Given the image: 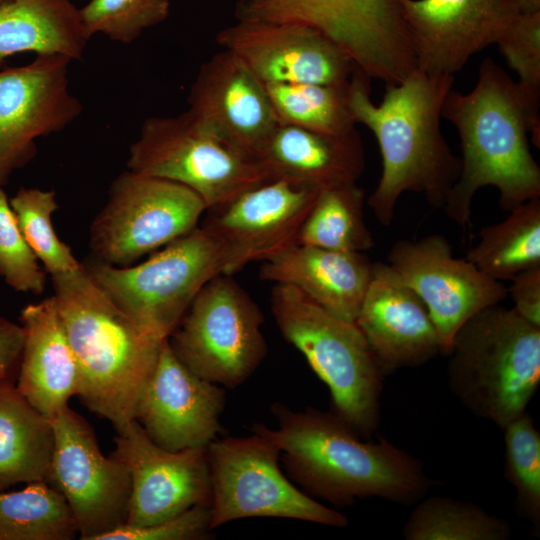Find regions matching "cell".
Masks as SVG:
<instances>
[{
	"mask_svg": "<svg viewBox=\"0 0 540 540\" xmlns=\"http://www.w3.org/2000/svg\"><path fill=\"white\" fill-rule=\"evenodd\" d=\"M454 75L412 70L396 84H386L382 101L371 99L370 78L355 69L348 85L349 106L357 123L375 136L382 172L368 205L383 226L394 218L406 192L421 194L433 207L443 208L458 179L461 159L442 134L440 120Z\"/></svg>",
	"mask_w": 540,
	"mask_h": 540,
	"instance_id": "1",
	"label": "cell"
},
{
	"mask_svg": "<svg viewBox=\"0 0 540 540\" xmlns=\"http://www.w3.org/2000/svg\"><path fill=\"white\" fill-rule=\"evenodd\" d=\"M271 412L277 428L256 423L252 431L280 449L288 476L309 496L344 507L369 497L409 504L427 493L422 464L386 439L362 441L332 411H294L276 402Z\"/></svg>",
	"mask_w": 540,
	"mask_h": 540,
	"instance_id": "2",
	"label": "cell"
},
{
	"mask_svg": "<svg viewBox=\"0 0 540 540\" xmlns=\"http://www.w3.org/2000/svg\"><path fill=\"white\" fill-rule=\"evenodd\" d=\"M442 117L457 130L462 152L460 174L443 206L455 224L466 229L474 196L486 186L499 191L505 211L540 198V167L530 151L520 90L491 57L479 65L472 90L449 91Z\"/></svg>",
	"mask_w": 540,
	"mask_h": 540,
	"instance_id": "3",
	"label": "cell"
},
{
	"mask_svg": "<svg viewBox=\"0 0 540 540\" xmlns=\"http://www.w3.org/2000/svg\"><path fill=\"white\" fill-rule=\"evenodd\" d=\"M51 279L78 367L77 396L117 430L135 419L165 339L141 328L118 308L82 263Z\"/></svg>",
	"mask_w": 540,
	"mask_h": 540,
	"instance_id": "4",
	"label": "cell"
},
{
	"mask_svg": "<svg viewBox=\"0 0 540 540\" xmlns=\"http://www.w3.org/2000/svg\"><path fill=\"white\" fill-rule=\"evenodd\" d=\"M448 385L478 417L503 428L526 411L540 382V327L500 304L470 317L455 333Z\"/></svg>",
	"mask_w": 540,
	"mask_h": 540,
	"instance_id": "5",
	"label": "cell"
},
{
	"mask_svg": "<svg viewBox=\"0 0 540 540\" xmlns=\"http://www.w3.org/2000/svg\"><path fill=\"white\" fill-rule=\"evenodd\" d=\"M271 310L285 340L329 388L331 411L359 436L370 437L380 421L384 373L357 325L288 285L275 284Z\"/></svg>",
	"mask_w": 540,
	"mask_h": 540,
	"instance_id": "6",
	"label": "cell"
},
{
	"mask_svg": "<svg viewBox=\"0 0 540 540\" xmlns=\"http://www.w3.org/2000/svg\"><path fill=\"white\" fill-rule=\"evenodd\" d=\"M105 294L141 328L167 339L199 291L226 271L223 242L206 225L164 246L141 263L83 264Z\"/></svg>",
	"mask_w": 540,
	"mask_h": 540,
	"instance_id": "7",
	"label": "cell"
},
{
	"mask_svg": "<svg viewBox=\"0 0 540 540\" xmlns=\"http://www.w3.org/2000/svg\"><path fill=\"white\" fill-rule=\"evenodd\" d=\"M235 14L313 28L380 81L397 79L416 64L401 0H239Z\"/></svg>",
	"mask_w": 540,
	"mask_h": 540,
	"instance_id": "8",
	"label": "cell"
},
{
	"mask_svg": "<svg viewBox=\"0 0 540 540\" xmlns=\"http://www.w3.org/2000/svg\"><path fill=\"white\" fill-rule=\"evenodd\" d=\"M127 168L190 188L207 210L270 179L259 159L203 129L186 112L146 118L129 148Z\"/></svg>",
	"mask_w": 540,
	"mask_h": 540,
	"instance_id": "9",
	"label": "cell"
},
{
	"mask_svg": "<svg viewBox=\"0 0 540 540\" xmlns=\"http://www.w3.org/2000/svg\"><path fill=\"white\" fill-rule=\"evenodd\" d=\"M263 322L259 307L232 275L220 274L199 291L167 340L193 373L235 388L267 354Z\"/></svg>",
	"mask_w": 540,
	"mask_h": 540,
	"instance_id": "10",
	"label": "cell"
},
{
	"mask_svg": "<svg viewBox=\"0 0 540 540\" xmlns=\"http://www.w3.org/2000/svg\"><path fill=\"white\" fill-rule=\"evenodd\" d=\"M211 527L252 517L295 519L342 528L348 518L297 488L281 471L280 449L254 433L207 446Z\"/></svg>",
	"mask_w": 540,
	"mask_h": 540,
	"instance_id": "11",
	"label": "cell"
},
{
	"mask_svg": "<svg viewBox=\"0 0 540 540\" xmlns=\"http://www.w3.org/2000/svg\"><path fill=\"white\" fill-rule=\"evenodd\" d=\"M207 207L190 188L127 170L112 182L90 228L94 259L111 266L134 264L198 226Z\"/></svg>",
	"mask_w": 540,
	"mask_h": 540,
	"instance_id": "12",
	"label": "cell"
},
{
	"mask_svg": "<svg viewBox=\"0 0 540 540\" xmlns=\"http://www.w3.org/2000/svg\"><path fill=\"white\" fill-rule=\"evenodd\" d=\"M51 421L54 450L47 482L65 497L79 538L99 540L127 521L129 472L121 462L102 454L93 428L69 406Z\"/></svg>",
	"mask_w": 540,
	"mask_h": 540,
	"instance_id": "13",
	"label": "cell"
},
{
	"mask_svg": "<svg viewBox=\"0 0 540 540\" xmlns=\"http://www.w3.org/2000/svg\"><path fill=\"white\" fill-rule=\"evenodd\" d=\"M71 62L37 54L26 65L0 69V185L35 155L37 138L63 130L82 112L69 89Z\"/></svg>",
	"mask_w": 540,
	"mask_h": 540,
	"instance_id": "14",
	"label": "cell"
},
{
	"mask_svg": "<svg viewBox=\"0 0 540 540\" xmlns=\"http://www.w3.org/2000/svg\"><path fill=\"white\" fill-rule=\"evenodd\" d=\"M388 264L427 307L445 355L463 323L508 296L502 282L467 259L455 258L452 245L440 234L397 241L388 254Z\"/></svg>",
	"mask_w": 540,
	"mask_h": 540,
	"instance_id": "15",
	"label": "cell"
},
{
	"mask_svg": "<svg viewBox=\"0 0 540 540\" xmlns=\"http://www.w3.org/2000/svg\"><path fill=\"white\" fill-rule=\"evenodd\" d=\"M116 431L115 449L110 456L127 468L131 480L125 525L148 526L194 506L211 504L207 446L163 449L135 419Z\"/></svg>",
	"mask_w": 540,
	"mask_h": 540,
	"instance_id": "16",
	"label": "cell"
},
{
	"mask_svg": "<svg viewBox=\"0 0 540 540\" xmlns=\"http://www.w3.org/2000/svg\"><path fill=\"white\" fill-rule=\"evenodd\" d=\"M216 42L263 84H342L356 67L331 40L298 24L237 20Z\"/></svg>",
	"mask_w": 540,
	"mask_h": 540,
	"instance_id": "17",
	"label": "cell"
},
{
	"mask_svg": "<svg viewBox=\"0 0 540 540\" xmlns=\"http://www.w3.org/2000/svg\"><path fill=\"white\" fill-rule=\"evenodd\" d=\"M320 189L268 179L225 204L204 224L223 242L226 275L296 243Z\"/></svg>",
	"mask_w": 540,
	"mask_h": 540,
	"instance_id": "18",
	"label": "cell"
},
{
	"mask_svg": "<svg viewBox=\"0 0 540 540\" xmlns=\"http://www.w3.org/2000/svg\"><path fill=\"white\" fill-rule=\"evenodd\" d=\"M225 403L222 386L189 370L165 339L138 401L135 420L163 449L206 447L223 432L220 417Z\"/></svg>",
	"mask_w": 540,
	"mask_h": 540,
	"instance_id": "19",
	"label": "cell"
},
{
	"mask_svg": "<svg viewBox=\"0 0 540 540\" xmlns=\"http://www.w3.org/2000/svg\"><path fill=\"white\" fill-rule=\"evenodd\" d=\"M187 102L193 122L257 159L280 125L265 84L225 50L200 66Z\"/></svg>",
	"mask_w": 540,
	"mask_h": 540,
	"instance_id": "20",
	"label": "cell"
},
{
	"mask_svg": "<svg viewBox=\"0 0 540 540\" xmlns=\"http://www.w3.org/2000/svg\"><path fill=\"white\" fill-rule=\"evenodd\" d=\"M417 68L454 75L519 13L511 0H401Z\"/></svg>",
	"mask_w": 540,
	"mask_h": 540,
	"instance_id": "21",
	"label": "cell"
},
{
	"mask_svg": "<svg viewBox=\"0 0 540 540\" xmlns=\"http://www.w3.org/2000/svg\"><path fill=\"white\" fill-rule=\"evenodd\" d=\"M355 324L384 374L417 367L442 351L427 307L388 263L373 264Z\"/></svg>",
	"mask_w": 540,
	"mask_h": 540,
	"instance_id": "22",
	"label": "cell"
},
{
	"mask_svg": "<svg viewBox=\"0 0 540 540\" xmlns=\"http://www.w3.org/2000/svg\"><path fill=\"white\" fill-rule=\"evenodd\" d=\"M373 264L363 252L294 243L262 262L260 278L291 286L332 315L355 323Z\"/></svg>",
	"mask_w": 540,
	"mask_h": 540,
	"instance_id": "23",
	"label": "cell"
},
{
	"mask_svg": "<svg viewBox=\"0 0 540 540\" xmlns=\"http://www.w3.org/2000/svg\"><path fill=\"white\" fill-rule=\"evenodd\" d=\"M24 344L16 387L52 419L77 395L79 373L54 296L25 306L20 314Z\"/></svg>",
	"mask_w": 540,
	"mask_h": 540,
	"instance_id": "24",
	"label": "cell"
},
{
	"mask_svg": "<svg viewBox=\"0 0 540 540\" xmlns=\"http://www.w3.org/2000/svg\"><path fill=\"white\" fill-rule=\"evenodd\" d=\"M270 179H284L318 189L356 183L365 169L357 129L331 136L279 125L259 158Z\"/></svg>",
	"mask_w": 540,
	"mask_h": 540,
	"instance_id": "25",
	"label": "cell"
},
{
	"mask_svg": "<svg viewBox=\"0 0 540 540\" xmlns=\"http://www.w3.org/2000/svg\"><path fill=\"white\" fill-rule=\"evenodd\" d=\"M87 36L71 0H12L0 5V69L16 54L82 58Z\"/></svg>",
	"mask_w": 540,
	"mask_h": 540,
	"instance_id": "26",
	"label": "cell"
},
{
	"mask_svg": "<svg viewBox=\"0 0 540 540\" xmlns=\"http://www.w3.org/2000/svg\"><path fill=\"white\" fill-rule=\"evenodd\" d=\"M53 450L51 419L34 408L14 382H0V491L47 481Z\"/></svg>",
	"mask_w": 540,
	"mask_h": 540,
	"instance_id": "27",
	"label": "cell"
},
{
	"mask_svg": "<svg viewBox=\"0 0 540 540\" xmlns=\"http://www.w3.org/2000/svg\"><path fill=\"white\" fill-rule=\"evenodd\" d=\"M509 212L505 220L484 227L466 255L485 275L500 282L540 267V198Z\"/></svg>",
	"mask_w": 540,
	"mask_h": 540,
	"instance_id": "28",
	"label": "cell"
},
{
	"mask_svg": "<svg viewBox=\"0 0 540 540\" xmlns=\"http://www.w3.org/2000/svg\"><path fill=\"white\" fill-rule=\"evenodd\" d=\"M365 193L356 183L321 188L296 243L345 252L374 247L364 220Z\"/></svg>",
	"mask_w": 540,
	"mask_h": 540,
	"instance_id": "29",
	"label": "cell"
},
{
	"mask_svg": "<svg viewBox=\"0 0 540 540\" xmlns=\"http://www.w3.org/2000/svg\"><path fill=\"white\" fill-rule=\"evenodd\" d=\"M77 525L65 497L47 481L0 491V540H71Z\"/></svg>",
	"mask_w": 540,
	"mask_h": 540,
	"instance_id": "30",
	"label": "cell"
},
{
	"mask_svg": "<svg viewBox=\"0 0 540 540\" xmlns=\"http://www.w3.org/2000/svg\"><path fill=\"white\" fill-rule=\"evenodd\" d=\"M348 85L349 80L342 84H265L281 125L331 136L356 130L349 106Z\"/></svg>",
	"mask_w": 540,
	"mask_h": 540,
	"instance_id": "31",
	"label": "cell"
},
{
	"mask_svg": "<svg viewBox=\"0 0 540 540\" xmlns=\"http://www.w3.org/2000/svg\"><path fill=\"white\" fill-rule=\"evenodd\" d=\"M402 535L407 540H506L511 527L478 505L435 495L415 506Z\"/></svg>",
	"mask_w": 540,
	"mask_h": 540,
	"instance_id": "32",
	"label": "cell"
},
{
	"mask_svg": "<svg viewBox=\"0 0 540 540\" xmlns=\"http://www.w3.org/2000/svg\"><path fill=\"white\" fill-rule=\"evenodd\" d=\"M495 44L518 75L532 143L540 147V12L517 13Z\"/></svg>",
	"mask_w": 540,
	"mask_h": 540,
	"instance_id": "33",
	"label": "cell"
},
{
	"mask_svg": "<svg viewBox=\"0 0 540 540\" xmlns=\"http://www.w3.org/2000/svg\"><path fill=\"white\" fill-rule=\"evenodd\" d=\"M9 200L26 241L46 273L53 277L81 266L54 229L52 216L59 205L53 190L22 187Z\"/></svg>",
	"mask_w": 540,
	"mask_h": 540,
	"instance_id": "34",
	"label": "cell"
},
{
	"mask_svg": "<svg viewBox=\"0 0 540 540\" xmlns=\"http://www.w3.org/2000/svg\"><path fill=\"white\" fill-rule=\"evenodd\" d=\"M505 443V476L515 487L524 515L540 523V433L525 411L502 428Z\"/></svg>",
	"mask_w": 540,
	"mask_h": 540,
	"instance_id": "35",
	"label": "cell"
},
{
	"mask_svg": "<svg viewBox=\"0 0 540 540\" xmlns=\"http://www.w3.org/2000/svg\"><path fill=\"white\" fill-rule=\"evenodd\" d=\"M169 10V0H91L79 14L89 38L101 33L128 44L145 29L163 22Z\"/></svg>",
	"mask_w": 540,
	"mask_h": 540,
	"instance_id": "36",
	"label": "cell"
},
{
	"mask_svg": "<svg viewBox=\"0 0 540 540\" xmlns=\"http://www.w3.org/2000/svg\"><path fill=\"white\" fill-rule=\"evenodd\" d=\"M46 271L26 241L2 185H0V275L18 292L39 295Z\"/></svg>",
	"mask_w": 540,
	"mask_h": 540,
	"instance_id": "37",
	"label": "cell"
},
{
	"mask_svg": "<svg viewBox=\"0 0 540 540\" xmlns=\"http://www.w3.org/2000/svg\"><path fill=\"white\" fill-rule=\"evenodd\" d=\"M210 505H197L170 519L143 527L122 525L99 540H200L212 530Z\"/></svg>",
	"mask_w": 540,
	"mask_h": 540,
	"instance_id": "38",
	"label": "cell"
},
{
	"mask_svg": "<svg viewBox=\"0 0 540 540\" xmlns=\"http://www.w3.org/2000/svg\"><path fill=\"white\" fill-rule=\"evenodd\" d=\"M507 288L513 309L525 320L540 327V267L516 275Z\"/></svg>",
	"mask_w": 540,
	"mask_h": 540,
	"instance_id": "39",
	"label": "cell"
},
{
	"mask_svg": "<svg viewBox=\"0 0 540 540\" xmlns=\"http://www.w3.org/2000/svg\"><path fill=\"white\" fill-rule=\"evenodd\" d=\"M23 344V327L0 316V382L16 383Z\"/></svg>",
	"mask_w": 540,
	"mask_h": 540,
	"instance_id": "40",
	"label": "cell"
},
{
	"mask_svg": "<svg viewBox=\"0 0 540 540\" xmlns=\"http://www.w3.org/2000/svg\"><path fill=\"white\" fill-rule=\"evenodd\" d=\"M519 13L540 12V0H511Z\"/></svg>",
	"mask_w": 540,
	"mask_h": 540,
	"instance_id": "41",
	"label": "cell"
},
{
	"mask_svg": "<svg viewBox=\"0 0 540 540\" xmlns=\"http://www.w3.org/2000/svg\"><path fill=\"white\" fill-rule=\"evenodd\" d=\"M10 1H12V0H0V5H3V4H5L7 2H10Z\"/></svg>",
	"mask_w": 540,
	"mask_h": 540,
	"instance_id": "42",
	"label": "cell"
}]
</instances>
